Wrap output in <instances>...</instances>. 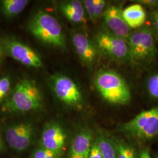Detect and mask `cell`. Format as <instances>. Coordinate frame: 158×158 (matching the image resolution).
Masks as SVG:
<instances>
[{
    "mask_svg": "<svg viewBox=\"0 0 158 158\" xmlns=\"http://www.w3.org/2000/svg\"><path fill=\"white\" fill-rule=\"evenodd\" d=\"M43 106V96L35 81L29 79L19 80L15 85L2 109L12 113L37 111Z\"/></svg>",
    "mask_w": 158,
    "mask_h": 158,
    "instance_id": "1",
    "label": "cell"
},
{
    "mask_svg": "<svg viewBox=\"0 0 158 158\" xmlns=\"http://www.w3.org/2000/svg\"><path fill=\"white\" fill-rule=\"evenodd\" d=\"M29 31L40 42L60 49L66 48L61 25L56 19L44 11L36 12L28 24Z\"/></svg>",
    "mask_w": 158,
    "mask_h": 158,
    "instance_id": "2",
    "label": "cell"
},
{
    "mask_svg": "<svg viewBox=\"0 0 158 158\" xmlns=\"http://www.w3.org/2000/svg\"><path fill=\"white\" fill-rule=\"evenodd\" d=\"M94 83L102 98L114 104H126L131 100L130 89L124 79L116 72L102 70L96 74Z\"/></svg>",
    "mask_w": 158,
    "mask_h": 158,
    "instance_id": "3",
    "label": "cell"
},
{
    "mask_svg": "<svg viewBox=\"0 0 158 158\" xmlns=\"http://www.w3.org/2000/svg\"><path fill=\"white\" fill-rule=\"evenodd\" d=\"M125 135L139 141H147L158 135V107L142 111L122 125Z\"/></svg>",
    "mask_w": 158,
    "mask_h": 158,
    "instance_id": "4",
    "label": "cell"
},
{
    "mask_svg": "<svg viewBox=\"0 0 158 158\" xmlns=\"http://www.w3.org/2000/svg\"><path fill=\"white\" fill-rule=\"evenodd\" d=\"M127 41L130 47L131 61H151L156 56V48L153 34L148 27L142 26L132 32Z\"/></svg>",
    "mask_w": 158,
    "mask_h": 158,
    "instance_id": "5",
    "label": "cell"
},
{
    "mask_svg": "<svg viewBox=\"0 0 158 158\" xmlns=\"http://www.w3.org/2000/svg\"><path fill=\"white\" fill-rule=\"evenodd\" d=\"M95 44L98 50L113 59L122 62L131 61L127 40L109 31H101L97 34Z\"/></svg>",
    "mask_w": 158,
    "mask_h": 158,
    "instance_id": "6",
    "label": "cell"
},
{
    "mask_svg": "<svg viewBox=\"0 0 158 158\" xmlns=\"http://www.w3.org/2000/svg\"><path fill=\"white\" fill-rule=\"evenodd\" d=\"M5 53L23 65L31 68H40L42 62L40 55L29 46L12 38L0 39Z\"/></svg>",
    "mask_w": 158,
    "mask_h": 158,
    "instance_id": "7",
    "label": "cell"
},
{
    "mask_svg": "<svg viewBox=\"0 0 158 158\" xmlns=\"http://www.w3.org/2000/svg\"><path fill=\"white\" fill-rule=\"evenodd\" d=\"M52 88L57 98L70 107H77L83 102V96L78 85L67 76L57 74L51 77Z\"/></svg>",
    "mask_w": 158,
    "mask_h": 158,
    "instance_id": "8",
    "label": "cell"
},
{
    "mask_svg": "<svg viewBox=\"0 0 158 158\" xmlns=\"http://www.w3.org/2000/svg\"><path fill=\"white\" fill-rule=\"evenodd\" d=\"M35 133V127L30 122L23 121L14 123L6 130V141L13 151L23 152L31 146Z\"/></svg>",
    "mask_w": 158,
    "mask_h": 158,
    "instance_id": "9",
    "label": "cell"
},
{
    "mask_svg": "<svg viewBox=\"0 0 158 158\" xmlns=\"http://www.w3.org/2000/svg\"><path fill=\"white\" fill-rule=\"evenodd\" d=\"M123 11L118 6H109L104 12L103 17L110 32L127 40L131 34V28L125 21Z\"/></svg>",
    "mask_w": 158,
    "mask_h": 158,
    "instance_id": "10",
    "label": "cell"
},
{
    "mask_svg": "<svg viewBox=\"0 0 158 158\" xmlns=\"http://www.w3.org/2000/svg\"><path fill=\"white\" fill-rule=\"evenodd\" d=\"M67 135L62 126L57 123L46 125L40 137L41 147L52 151L62 152Z\"/></svg>",
    "mask_w": 158,
    "mask_h": 158,
    "instance_id": "11",
    "label": "cell"
},
{
    "mask_svg": "<svg viewBox=\"0 0 158 158\" xmlns=\"http://www.w3.org/2000/svg\"><path fill=\"white\" fill-rule=\"evenodd\" d=\"M72 42L75 51L83 62L89 66L95 62L98 54V48L95 43L82 33L74 34Z\"/></svg>",
    "mask_w": 158,
    "mask_h": 158,
    "instance_id": "12",
    "label": "cell"
},
{
    "mask_svg": "<svg viewBox=\"0 0 158 158\" xmlns=\"http://www.w3.org/2000/svg\"><path fill=\"white\" fill-rule=\"evenodd\" d=\"M92 140L90 130L83 128L79 131L72 141L69 158H89Z\"/></svg>",
    "mask_w": 158,
    "mask_h": 158,
    "instance_id": "13",
    "label": "cell"
},
{
    "mask_svg": "<svg viewBox=\"0 0 158 158\" xmlns=\"http://www.w3.org/2000/svg\"><path fill=\"white\" fill-rule=\"evenodd\" d=\"M59 8L63 14L72 23H82L85 19L83 2L78 0L65 1L60 3Z\"/></svg>",
    "mask_w": 158,
    "mask_h": 158,
    "instance_id": "14",
    "label": "cell"
},
{
    "mask_svg": "<svg viewBox=\"0 0 158 158\" xmlns=\"http://www.w3.org/2000/svg\"><path fill=\"white\" fill-rule=\"evenodd\" d=\"M125 21L131 28H141L146 20V13L139 4H135L127 6L123 11Z\"/></svg>",
    "mask_w": 158,
    "mask_h": 158,
    "instance_id": "15",
    "label": "cell"
},
{
    "mask_svg": "<svg viewBox=\"0 0 158 158\" xmlns=\"http://www.w3.org/2000/svg\"><path fill=\"white\" fill-rule=\"evenodd\" d=\"M27 0H2L0 2L1 11L8 18L16 17L28 4Z\"/></svg>",
    "mask_w": 158,
    "mask_h": 158,
    "instance_id": "16",
    "label": "cell"
},
{
    "mask_svg": "<svg viewBox=\"0 0 158 158\" xmlns=\"http://www.w3.org/2000/svg\"><path fill=\"white\" fill-rule=\"evenodd\" d=\"M83 4L91 19L97 21L102 17L106 2L104 0H85Z\"/></svg>",
    "mask_w": 158,
    "mask_h": 158,
    "instance_id": "17",
    "label": "cell"
},
{
    "mask_svg": "<svg viewBox=\"0 0 158 158\" xmlns=\"http://www.w3.org/2000/svg\"><path fill=\"white\" fill-rule=\"evenodd\" d=\"M101 149L102 158H117L113 139L104 135L98 137L96 140Z\"/></svg>",
    "mask_w": 158,
    "mask_h": 158,
    "instance_id": "18",
    "label": "cell"
},
{
    "mask_svg": "<svg viewBox=\"0 0 158 158\" xmlns=\"http://www.w3.org/2000/svg\"><path fill=\"white\" fill-rule=\"evenodd\" d=\"M113 141L117 158H137L135 151L133 147L123 140L114 139Z\"/></svg>",
    "mask_w": 158,
    "mask_h": 158,
    "instance_id": "19",
    "label": "cell"
},
{
    "mask_svg": "<svg viewBox=\"0 0 158 158\" xmlns=\"http://www.w3.org/2000/svg\"><path fill=\"white\" fill-rule=\"evenodd\" d=\"M62 153L40 147L34 150L31 158H58L60 156Z\"/></svg>",
    "mask_w": 158,
    "mask_h": 158,
    "instance_id": "20",
    "label": "cell"
},
{
    "mask_svg": "<svg viewBox=\"0 0 158 158\" xmlns=\"http://www.w3.org/2000/svg\"><path fill=\"white\" fill-rule=\"evenodd\" d=\"M11 90V80L8 76L0 79V102H2L9 94Z\"/></svg>",
    "mask_w": 158,
    "mask_h": 158,
    "instance_id": "21",
    "label": "cell"
},
{
    "mask_svg": "<svg viewBox=\"0 0 158 158\" xmlns=\"http://www.w3.org/2000/svg\"><path fill=\"white\" fill-rule=\"evenodd\" d=\"M148 90L150 96L158 98V74L153 75L148 80Z\"/></svg>",
    "mask_w": 158,
    "mask_h": 158,
    "instance_id": "22",
    "label": "cell"
},
{
    "mask_svg": "<svg viewBox=\"0 0 158 158\" xmlns=\"http://www.w3.org/2000/svg\"><path fill=\"white\" fill-rule=\"evenodd\" d=\"M89 158H102L101 149L97 141L92 143Z\"/></svg>",
    "mask_w": 158,
    "mask_h": 158,
    "instance_id": "23",
    "label": "cell"
},
{
    "mask_svg": "<svg viewBox=\"0 0 158 158\" xmlns=\"http://www.w3.org/2000/svg\"><path fill=\"white\" fill-rule=\"evenodd\" d=\"M138 2H139L141 4H143L150 6H155L158 5V1L156 0H142L138 1Z\"/></svg>",
    "mask_w": 158,
    "mask_h": 158,
    "instance_id": "24",
    "label": "cell"
},
{
    "mask_svg": "<svg viewBox=\"0 0 158 158\" xmlns=\"http://www.w3.org/2000/svg\"><path fill=\"white\" fill-rule=\"evenodd\" d=\"M139 158H152V156L148 149H143L139 153Z\"/></svg>",
    "mask_w": 158,
    "mask_h": 158,
    "instance_id": "25",
    "label": "cell"
},
{
    "mask_svg": "<svg viewBox=\"0 0 158 158\" xmlns=\"http://www.w3.org/2000/svg\"><path fill=\"white\" fill-rule=\"evenodd\" d=\"M5 55H6L5 51H4V49L2 46L0 42V63H2V62L3 61Z\"/></svg>",
    "mask_w": 158,
    "mask_h": 158,
    "instance_id": "26",
    "label": "cell"
},
{
    "mask_svg": "<svg viewBox=\"0 0 158 158\" xmlns=\"http://www.w3.org/2000/svg\"><path fill=\"white\" fill-rule=\"evenodd\" d=\"M152 17L156 18L158 20V12H155L154 13H153Z\"/></svg>",
    "mask_w": 158,
    "mask_h": 158,
    "instance_id": "27",
    "label": "cell"
},
{
    "mask_svg": "<svg viewBox=\"0 0 158 158\" xmlns=\"http://www.w3.org/2000/svg\"><path fill=\"white\" fill-rule=\"evenodd\" d=\"M2 146H3V143H2V139L1 137V135H0V151L2 149Z\"/></svg>",
    "mask_w": 158,
    "mask_h": 158,
    "instance_id": "28",
    "label": "cell"
},
{
    "mask_svg": "<svg viewBox=\"0 0 158 158\" xmlns=\"http://www.w3.org/2000/svg\"></svg>",
    "mask_w": 158,
    "mask_h": 158,
    "instance_id": "29",
    "label": "cell"
}]
</instances>
